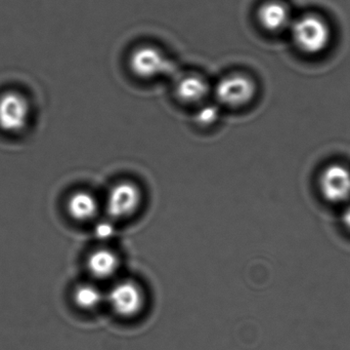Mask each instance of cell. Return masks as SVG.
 <instances>
[{"mask_svg": "<svg viewBox=\"0 0 350 350\" xmlns=\"http://www.w3.org/2000/svg\"><path fill=\"white\" fill-rule=\"evenodd\" d=\"M289 29L294 45L306 55H319L326 51L332 39L328 22L316 14H302L293 18Z\"/></svg>", "mask_w": 350, "mask_h": 350, "instance_id": "obj_1", "label": "cell"}, {"mask_svg": "<svg viewBox=\"0 0 350 350\" xmlns=\"http://www.w3.org/2000/svg\"><path fill=\"white\" fill-rule=\"evenodd\" d=\"M213 92L219 106L242 108L254 100L257 84L251 76L234 72L220 78L214 86Z\"/></svg>", "mask_w": 350, "mask_h": 350, "instance_id": "obj_2", "label": "cell"}, {"mask_svg": "<svg viewBox=\"0 0 350 350\" xmlns=\"http://www.w3.org/2000/svg\"><path fill=\"white\" fill-rule=\"evenodd\" d=\"M129 65L133 75L142 79H154L172 73L174 63L159 47L143 45L135 47L129 58Z\"/></svg>", "mask_w": 350, "mask_h": 350, "instance_id": "obj_3", "label": "cell"}, {"mask_svg": "<svg viewBox=\"0 0 350 350\" xmlns=\"http://www.w3.org/2000/svg\"><path fill=\"white\" fill-rule=\"evenodd\" d=\"M107 299L113 312L121 318H135L145 308V294L135 282L116 284L109 292Z\"/></svg>", "mask_w": 350, "mask_h": 350, "instance_id": "obj_4", "label": "cell"}, {"mask_svg": "<svg viewBox=\"0 0 350 350\" xmlns=\"http://www.w3.org/2000/svg\"><path fill=\"white\" fill-rule=\"evenodd\" d=\"M143 201V195L135 183L125 181L111 188L107 197V210L115 219L131 217L139 211Z\"/></svg>", "mask_w": 350, "mask_h": 350, "instance_id": "obj_5", "label": "cell"}, {"mask_svg": "<svg viewBox=\"0 0 350 350\" xmlns=\"http://www.w3.org/2000/svg\"><path fill=\"white\" fill-rule=\"evenodd\" d=\"M30 118V105L23 95L8 92L0 97V129L10 134L26 129Z\"/></svg>", "mask_w": 350, "mask_h": 350, "instance_id": "obj_6", "label": "cell"}, {"mask_svg": "<svg viewBox=\"0 0 350 350\" xmlns=\"http://www.w3.org/2000/svg\"><path fill=\"white\" fill-rule=\"evenodd\" d=\"M321 192L327 201L340 203L350 199V170L343 164H333L320 176Z\"/></svg>", "mask_w": 350, "mask_h": 350, "instance_id": "obj_7", "label": "cell"}, {"mask_svg": "<svg viewBox=\"0 0 350 350\" xmlns=\"http://www.w3.org/2000/svg\"><path fill=\"white\" fill-rule=\"evenodd\" d=\"M257 20L265 31L278 33L289 29L293 18H291L289 8L284 2L269 0L257 10Z\"/></svg>", "mask_w": 350, "mask_h": 350, "instance_id": "obj_8", "label": "cell"}, {"mask_svg": "<svg viewBox=\"0 0 350 350\" xmlns=\"http://www.w3.org/2000/svg\"><path fill=\"white\" fill-rule=\"evenodd\" d=\"M175 96L185 104L199 105L205 103V99L211 92L209 82L197 73L181 76L175 84Z\"/></svg>", "mask_w": 350, "mask_h": 350, "instance_id": "obj_9", "label": "cell"}, {"mask_svg": "<svg viewBox=\"0 0 350 350\" xmlns=\"http://www.w3.org/2000/svg\"><path fill=\"white\" fill-rule=\"evenodd\" d=\"M120 261L112 251L98 249L94 251L88 258V268L92 277L98 279H108L118 273Z\"/></svg>", "mask_w": 350, "mask_h": 350, "instance_id": "obj_10", "label": "cell"}, {"mask_svg": "<svg viewBox=\"0 0 350 350\" xmlns=\"http://www.w3.org/2000/svg\"><path fill=\"white\" fill-rule=\"evenodd\" d=\"M98 201L96 197L86 191H77L67 201V212L76 221L85 222L94 219L98 212Z\"/></svg>", "mask_w": 350, "mask_h": 350, "instance_id": "obj_11", "label": "cell"}, {"mask_svg": "<svg viewBox=\"0 0 350 350\" xmlns=\"http://www.w3.org/2000/svg\"><path fill=\"white\" fill-rule=\"evenodd\" d=\"M74 302L82 310H94L103 301V294L96 286L84 284L74 291Z\"/></svg>", "mask_w": 350, "mask_h": 350, "instance_id": "obj_12", "label": "cell"}, {"mask_svg": "<svg viewBox=\"0 0 350 350\" xmlns=\"http://www.w3.org/2000/svg\"><path fill=\"white\" fill-rule=\"evenodd\" d=\"M220 117V106L212 103H203L198 106L193 114L195 123L200 127H208L215 125Z\"/></svg>", "mask_w": 350, "mask_h": 350, "instance_id": "obj_13", "label": "cell"}, {"mask_svg": "<svg viewBox=\"0 0 350 350\" xmlns=\"http://www.w3.org/2000/svg\"><path fill=\"white\" fill-rule=\"evenodd\" d=\"M98 236H106V238H109L110 236L111 232H112V227H111L109 224H100L98 227Z\"/></svg>", "mask_w": 350, "mask_h": 350, "instance_id": "obj_14", "label": "cell"}, {"mask_svg": "<svg viewBox=\"0 0 350 350\" xmlns=\"http://www.w3.org/2000/svg\"><path fill=\"white\" fill-rule=\"evenodd\" d=\"M342 221L345 227L350 230V203L345 208V212H343Z\"/></svg>", "mask_w": 350, "mask_h": 350, "instance_id": "obj_15", "label": "cell"}]
</instances>
